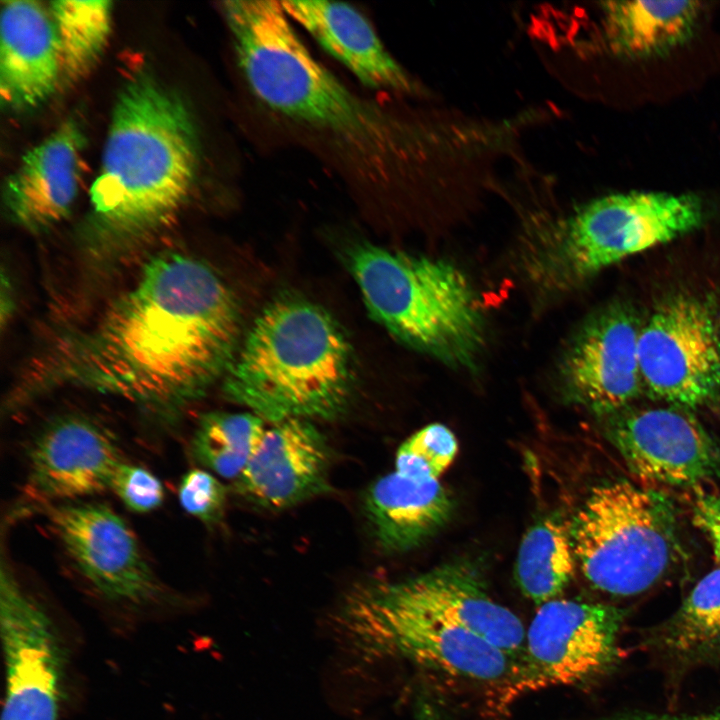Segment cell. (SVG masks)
<instances>
[{
	"instance_id": "cell-11",
	"label": "cell",
	"mask_w": 720,
	"mask_h": 720,
	"mask_svg": "<svg viewBox=\"0 0 720 720\" xmlns=\"http://www.w3.org/2000/svg\"><path fill=\"white\" fill-rule=\"evenodd\" d=\"M50 527L79 573L105 599L131 606L165 595L132 529L101 503L48 505Z\"/></svg>"
},
{
	"instance_id": "cell-14",
	"label": "cell",
	"mask_w": 720,
	"mask_h": 720,
	"mask_svg": "<svg viewBox=\"0 0 720 720\" xmlns=\"http://www.w3.org/2000/svg\"><path fill=\"white\" fill-rule=\"evenodd\" d=\"M608 435L628 468L649 481L693 486L720 478V447L683 409L620 410Z\"/></svg>"
},
{
	"instance_id": "cell-10",
	"label": "cell",
	"mask_w": 720,
	"mask_h": 720,
	"mask_svg": "<svg viewBox=\"0 0 720 720\" xmlns=\"http://www.w3.org/2000/svg\"><path fill=\"white\" fill-rule=\"evenodd\" d=\"M642 384L654 398L696 409L720 392V338L702 301L677 296L660 305L638 341Z\"/></svg>"
},
{
	"instance_id": "cell-8",
	"label": "cell",
	"mask_w": 720,
	"mask_h": 720,
	"mask_svg": "<svg viewBox=\"0 0 720 720\" xmlns=\"http://www.w3.org/2000/svg\"><path fill=\"white\" fill-rule=\"evenodd\" d=\"M345 637L370 657H394L436 672L506 686L517 660L485 639L384 596L373 580L354 585L337 614Z\"/></svg>"
},
{
	"instance_id": "cell-9",
	"label": "cell",
	"mask_w": 720,
	"mask_h": 720,
	"mask_svg": "<svg viewBox=\"0 0 720 720\" xmlns=\"http://www.w3.org/2000/svg\"><path fill=\"white\" fill-rule=\"evenodd\" d=\"M625 610L603 603L555 599L542 604L526 632L515 673L504 687L515 696L591 683L621 658Z\"/></svg>"
},
{
	"instance_id": "cell-18",
	"label": "cell",
	"mask_w": 720,
	"mask_h": 720,
	"mask_svg": "<svg viewBox=\"0 0 720 720\" xmlns=\"http://www.w3.org/2000/svg\"><path fill=\"white\" fill-rule=\"evenodd\" d=\"M84 137L73 120L28 150L3 186V204L17 226L40 232L69 213L78 190Z\"/></svg>"
},
{
	"instance_id": "cell-25",
	"label": "cell",
	"mask_w": 720,
	"mask_h": 720,
	"mask_svg": "<svg viewBox=\"0 0 720 720\" xmlns=\"http://www.w3.org/2000/svg\"><path fill=\"white\" fill-rule=\"evenodd\" d=\"M57 34L60 85L84 79L95 67L108 42L112 2L57 0L48 3Z\"/></svg>"
},
{
	"instance_id": "cell-21",
	"label": "cell",
	"mask_w": 720,
	"mask_h": 720,
	"mask_svg": "<svg viewBox=\"0 0 720 720\" xmlns=\"http://www.w3.org/2000/svg\"><path fill=\"white\" fill-rule=\"evenodd\" d=\"M363 506L377 546L389 554L424 544L445 526L454 508L439 480L413 479L395 470L371 483Z\"/></svg>"
},
{
	"instance_id": "cell-26",
	"label": "cell",
	"mask_w": 720,
	"mask_h": 720,
	"mask_svg": "<svg viewBox=\"0 0 720 720\" xmlns=\"http://www.w3.org/2000/svg\"><path fill=\"white\" fill-rule=\"evenodd\" d=\"M267 422L253 412L202 415L191 439V454L204 469L235 482L253 456Z\"/></svg>"
},
{
	"instance_id": "cell-22",
	"label": "cell",
	"mask_w": 720,
	"mask_h": 720,
	"mask_svg": "<svg viewBox=\"0 0 720 720\" xmlns=\"http://www.w3.org/2000/svg\"><path fill=\"white\" fill-rule=\"evenodd\" d=\"M643 640L645 649L678 675L720 663V567L705 575Z\"/></svg>"
},
{
	"instance_id": "cell-2",
	"label": "cell",
	"mask_w": 720,
	"mask_h": 720,
	"mask_svg": "<svg viewBox=\"0 0 720 720\" xmlns=\"http://www.w3.org/2000/svg\"><path fill=\"white\" fill-rule=\"evenodd\" d=\"M236 57L254 96L273 112L327 139L361 174L386 181L407 160L402 121L346 87L307 49L281 2L222 3Z\"/></svg>"
},
{
	"instance_id": "cell-32",
	"label": "cell",
	"mask_w": 720,
	"mask_h": 720,
	"mask_svg": "<svg viewBox=\"0 0 720 720\" xmlns=\"http://www.w3.org/2000/svg\"><path fill=\"white\" fill-rule=\"evenodd\" d=\"M11 286L9 279L5 277V274H2V298L1 299H7V301L1 303V315H2V322L7 319L11 314L12 309V300L11 297Z\"/></svg>"
},
{
	"instance_id": "cell-30",
	"label": "cell",
	"mask_w": 720,
	"mask_h": 720,
	"mask_svg": "<svg viewBox=\"0 0 720 720\" xmlns=\"http://www.w3.org/2000/svg\"><path fill=\"white\" fill-rule=\"evenodd\" d=\"M692 516L695 525L708 536L720 566V495L697 493L692 503Z\"/></svg>"
},
{
	"instance_id": "cell-27",
	"label": "cell",
	"mask_w": 720,
	"mask_h": 720,
	"mask_svg": "<svg viewBox=\"0 0 720 720\" xmlns=\"http://www.w3.org/2000/svg\"><path fill=\"white\" fill-rule=\"evenodd\" d=\"M458 443L446 426L429 424L398 448L395 471L418 480H438L455 458Z\"/></svg>"
},
{
	"instance_id": "cell-28",
	"label": "cell",
	"mask_w": 720,
	"mask_h": 720,
	"mask_svg": "<svg viewBox=\"0 0 720 720\" xmlns=\"http://www.w3.org/2000/svg\"><path fill=\"white\" fill-rule=\"evenodd\" d=\"M178 498L182 508L204 524L212 526L223 517L227 489L206 469L194 468L180 480Z\"/></svg>"
},
{
	"instance_id": "cell-29",
	"label": "cell",
	"mask_w": 720,
	"mask_h": 720,
	"mask_svg": "<svg viewBox=\"0 0 720 720\" xmlns=\"http://www.w3.org/2000/svg\"><path fill=\"white\" fill-rule=\"evenodd\" d=\"M110 490L129 510L136 513L153 511L164 499V487L153 473L126 462L117 469Z\"/></svg>"
},
{
	"instance_id": "cell-19",
	"label": "cell",
	"mask_w": 720,
	"mask_h": 720,
	"mask_svg": "<svg viewBox=\"0 0 720 720\" xmlns=\"http://www.w3.org/2000/svg\"><path fill=\"white\" fill-rule=\"evenodd\" d=\"M60 86L57 34L48 5L6 0L0 14V98L4 108L26 111Z\"/></svg>"
},
{
	"instance_id": "cell-3",
	"label": "cell",
	"mask_w": 720,
	"mask_h": 720,
	"mask_svg": "<svg viewBox=\"0 0 720 720\" xmlns=\"http://www.w3.org/2000/svg\"><path fill=\"white\" fill-rule=\"evenodd\" d=\"M198 152L183 99L151 73L135 72L114 103L90 190L96 231L110 240H125L167 223L192 192Z\"/></svg>"
},
{
	"instance_id": "cell-24",
	"label": "cell",
	"mask_w": 720,
	"mask_h": 720,
	"mask_svg": "<svg viewBox=\"0 0 720 720\" xmlns=\"http://www.w3.org/2000/svg\"><path fill=\"white\" fill-rule=\"evenodd\" d=\"M576 561L571 530L558 519H544L521 541L516 582L526 598L541 606L558 599L574 576Z\"/></svg>"
},
{
	"instance_id": "cell-7",
	"label": "cell",
	"mask_w": 720,
	"mask_h": 720,
	"mask_svg": "<svg viewBox=\"0 0 720 720\" xmlns=\"http://www.w3.org/2000/svg\"><path fill=\"white\" fill-rule=\"evenodd\" d=\"M576 560L589 583L615 596L657 584L680 552L676 514L662 493L628 481L596 486L572 528Z\"/></svg>"
},
{
	"instance_id": "cell-23",
	"label": "cell",
	"mask_w": 720,
	"mask_h": 720,
	"mask_svg": "<svg viewBox=\"0 0 720 720\" xmlns=\"http://www.w3.org/2000/svg\"><path fill=\"white\" fill-rule=\"evenodd\" d=\"M600 6L607 46L628 60L663 57L684 45L702 12L696 1H605Z\"/></svg>"
},
{
	"instance_id": "cell-12",
	"label": "cell",
	"mask_w": 720,
	"mask_h": 720,
	"mask_svg": "<svg viewBox=\"0 0 720 720\" xmlns=\"http://www.w3.org/2000/svg\"><path fill=\"white\" fill-rule=\"evenodd\" d=\"M0 630L6 667L1 720H58L64 649L45 609L9 566L0 572Z\"/></svg>"
},
{
	"instance_id": "cell-20",
	"label": "cell",
	"mask_w": 720,
	"mask_h": 720,
	"mask_svg": "<svg viewBox=\"0 0 720 720\" xmlns=\"http://www.w3.org/2000/svg\"><path fill=\"white\" fill-rule=\"evenodd\" d=\"M281 5L293 22L364 85L402 93L417 91L414 81L355 7L321 0L281 1Z\"/></svg>"
},
{
	"instance_id": "cell-13",
	"label": "cell",
	"mask_w": 720,
	"mask_h": 720,
	"mask_svg": "<svg viewBox=\"0 0 720 720\" xmlns=\"http://www.w3.org/2000/svg\"><path fill=\"white\" fill-rule=\"evenodd\" d=\"M641 328L620 305L588 318L567 343L558 365L564 393L600 416L623 410L643 387L638 341Z\"/></svg>"
},
{
	"instance_id": "cell-6",
	"label": "cell",
	"mask_w": 720,
	"mask_h": 720,
	"mask_svg": "<svg viewBox=\"0 0 720 720\" xmlns=\"http://www.w3.org/2000/svg\"><path fill=\"white\" fill-rule=\"evenodd\" d=\"M703 218L692 194L606 195L551 225L530 248L528 271L544 291L568 293L604 268L695 230Z\"/></svg>"
},
{
	"instance_id": "cell-17",
	"label": "cell",
	"mask_w": 720,
	"mask_h": 720,
	"mask_svg": "<svg viewBox=\"0 0 720 720\" xmlns=\"http://www.w3.org/2000/svg\"><path fill=\"white\" fill-rule=\"evenodd\" d=\"M236 492L265 509L290 508L328 490L330 449L311 422L289 418L269 423Z\"/></svg>"
},
{
	"instance_id": "cell-5",
	"label": "cell",
	"mask_w": 720,
	"mask_h": 720,
	"mask_svg": "<svg viewBox=\"0 0 720 720\" xmlns=\"http://www.w3.org/2000/svg\"><path fill=\"white\" fill-rule=\"evenodd\" d=\"M348 260L370 313L392 335L448 366L474 365L485 322L478 295L458 267L370 243L355 246Z\"/></svg>"
},
{
	"instance_id": "cell-31",
	"label": "cell",
	"mask_w": 720,
	"mask_h": 720,
	"mask_svg": "<svg viewBox=\"0 0 720 720\" xmlns=\"http://www.w3.org/2000/svg\"><path fill=\"white\" fill-rule=\"evenodd\" d=\"M414 720H445L439 707L431 700L422 697L417 702Z\"/></svg>"
},
{
	"instance_id": "cell-15",
	"label": "cell",
	"mask_w": 720,
	"mask_h": 720,
	"mask_svg": "<svg viewBox=\"0 0 720 720\" xmlns=\"http://www.w3.org/2000/svg\"><path fill=\"white\" fill-rule=\"evenodd\" d=\"M373 582L398 604L465 629L516 660L522 653L526 636L522 621L490 597L478 570L464 561L401 580Z\"/></svg>"
},
{
	"instance_id": "cell-1",
	"label": "cell",
	"mask_w": 720,
	"mask_h": 720,
	"mask_svg": "<svg viewBox=\"0 0 720 720\" xmlns=\"http://www.w3.org/2000/svg\"><path fill=\"white\" fill-rule=\"evenodd\" d=\"M239 334L238 305L215 271L164 251L93 327L43 360L26 393L80 386L169 420L226 372Z\"/></svg>"
},
{
	"instance_id": "cell-4",
	"label": "cell",
	"mask_w": 720,
	"mask_h": 720,
	"mask_svg": "<svg viewBox=\"0 0 720 720\" xmlns=\"http://www.w3.org/2000/svg\"><path fill=\"white\" fill-rule=\"evenodd\" d=\"M352 356L322 308L281 300L256 319L225 372L223 391L267 423L330 419L347 406Z\"/></svg>"
},
{
	"instance_id": "cell-16",
	"label": "cell",
	"mask_w": 720,
	"mask_h": 720,
	"mask_svg": "<svg viewBox=\"0 0 720 720\" xmlns=\"http://www.w3.org/2000/svg\"><path fill=\"white\" fill-rule=\"evenodd\" d=\"M123 462L115 439L102 425L85 416L65 415L32 441L28 481L40 498L67 502L111 489Z\"/></svg>"
}]
</instances>
